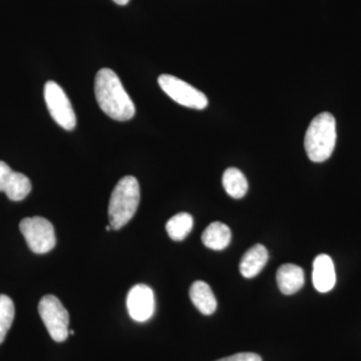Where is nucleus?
<instances>
[{
	"instance_id": "1",
	"label": "nucleus",
	"mask_w": 361,
	"mask_h": 361,
	"mask_svg": "<svg viewBox=\"0 0 361 361\" xmlns=\"http://www.w3.org/2000/svg\"><path fill=\"white\" fill-rule=\"evenodd\" d=\"M94 94L99 108L113 120L125 122L135 116L134 102L126 92L120 78L110 68L97 71Z\"/></svg>"
},
{
	"instance_id": "2",
	"label": "nucleus",
	"mask_w": 361,
	"mask_h": 361,
	"mask_svg": "<svg viewBox=\"0 0 361 361\" xmlns=\"http://www.w3.org/2000/svg\"><path fill=\"white\" fill-rule=\"evenodd\" d=\"M336 122L330 113H322L311 121L306 130L304 148L310 161L322 163L329 160L336 144Z\"/></svg>"
},
{
	"instance_id": "3",
	"label": "nucleus",
	"mask_w": 361,
	"mask_h": 361,
	"mask_svg": "<svg viewBox=\"0 0 361 361\" xmlns=\"http://www.w3.org/2000/svg\"><path fill=\"white\" fill-rule=\"evenodd\" d=\"M140 185L133 176L118 180L109 204V220L113 230H120L134 217L140 204Z\"/></svg>"
},
{
	"instance_id": "4",
	"label": "nucleus",
	"mask_w": 361,
	"mask_h": 361,
	"mask_svg": "<svg viewBox=\"0 0 361 361\" xmlns=\"http://www.w3.org/2000/svg\"><path fill=\"white\" fill-rule=\"evenodd\" d=\"M39 312L51 338L56 342L66 341L70 334V315L58 297H42L39 304Z\"/></svg>"
},
{
	"instance_id": "5",
	"label": "nucleus",
	"mask_w": 361,
	"mask_h": 361,
	"mask_svg": "<svg viewBox=\"0 0 361 361\" xmlns=\"http://www.w3.org/2000/svg\"><path fill=\"white\" fill-rule=\"evenodd\" d=\"M20 229L33 253L44 254L51 251L56 244V232L49 220L42 217L25 218Z\"/></svg>"
},
{
	"instance_id": "6",
	"label": "nucleus",
	"mask_w": 361,
	"mask_h": 361,
	"mask_svg": "<svg viewBox=\"0 0 361 361\" xmlns=\"http://www.w3.org/2000/svg\"><path fill=\"white\" fill-rule=\"evenodd\" d=\"M158 82L161 89L180 106L194 110H204L208 106L205 94L174 75H161Z\"/></svg>"
},
{
	"instance_id": "7",
	"label": "nucleus",
	"mask_w": 361,
	"mask_h": 361,
	"mask_svg": "<svg viewBox=\"0 0 361 361\" xmlns=\"http://www.w3.org/2000/svg\"><path fill=\"white\" fill-rule=\"evenodd\" d=\"M44 99L47 109L54 122L66 130L75 129L77 116L70 99L56 82L49 80L44 85Z\"/></svg>"
},
{
	"instance_id": "8",
	"label": "nucleus",
	"mask_w": 361,
	"mask_h": 361,
	"mask_svg": "<svg viewBox=\"0 0 361 361\" xmlns=\"http://www.w3.org/2000/svg\"><path fill=\"white\" fill-rule=\"evenodd\" d=\"M127 308L132 319L137 322L149 320L155 311L154 292L146 284L133 286L128 293Z\"/></svg>"
},
{
	"instance_id": "9",
	"label": "nucleus",
	"mask_w": 361,
	"mask_h": 361,
	"mask_svg": "<svg viewBox=\"0 0 361 361\" xmlns=\"http://www.w3.org/2000/svg\"><path fill=\"white\" fill-rule=\"evenodd\" d=\"M312 281L315 289L322 293L332 290L336 282L334 261L326 254H320L313 262Z\"/></svg>"
},
{
	"instance_id": "10",
	"label": "nucleus",
	"mask_w": 361,
	"mask_h": 361,
	"mask_svg": "<svg viewBox=\"0 0 361 361\" xmlns=\"http://www.w3.org/2000/svg\"><path fill=\"white\" fill-rule=\"evenodd\" d=\"M278 288L285 295H292L302 288L305 277L302 268L295 264H283L277 270Z\"/></svg>"
},
{
	"instance_id": "11",
	"label": "nucleus",
	"mask_w": 361,
	"mask_h": 361,
	"mask_svg": "<svg viewBox=\"0 0 361 361\" xmlns=\"http://www.w3.org/2000/svg\"><path fill=\"white\" fill-rule=\"evenodd\" d=\"M268 261V251L261 244L254 245L244 254L240 262V272L245 278L257 276Z\"/></svg>"
},
{
	"instance_id": "12",
	"label": "nucleus",
	"mask_w": 361,
	"mask_h": 361,
	"mask_svg": "<svg viewBox=\"0 0 361 361\" xmlns=\"http://www.w3.org/2000/svg\"><path fill=\"white\" fill-rule=\"evenodd\" d=\"M190 298L202 314L211 315L217 310V300L206 282L196 281L190 288Z\"/></svg>"
},
{
	"instance_id": "13",
	"label": "nucleus",
	"mask_w": 361,
	"mask_h": 361,
	"mask_svg": "<svg viewBox=\"0 0 361 361\" xmlns=\"http://www.w3.org/2000/svg\"><path fill=\"white\" fill-rule=\"evenodd\" d=\"M231 230L224 223L213 222L202 234V242L207 248L212 250H223L231 242Z\"/></svg>"
},
{
	"instance_id": "14",
	"label": "nucleus",
	"mask_w": 361,
	"mask_h": 361,
	"mask_svg": "<svg viewBox=\"0 0 361 361\" xmlns=\"http://www.w3.org/2000/svg\"><path fill=\"white\" fill-rule=\"evenodd\" d=\"M222 184L225 191L234 199H241L248 191V180L237 168H228L223 174Z\"/></svg>"
},
{
	"instance_id": "15",
	"label": "nucleus",
	"mask_w": 361,
	"mask_h": 361,
	"mask_svg": "<svg viewBox=\"0 0 361 361\" xmlns=\"http://www.w3.org/2000/svg\"><path fill=\"white\" fill-rule=\"evenodd\" d=\"M194 220L189 213H179L173 216L166 224V230L170 238L174 241H182L193 229Z\"/></svg>"
},
{
	"instance_id": "16",
	"label": "nucleus",
	"mask_w": 361,
	"mask_h": 361,
	"mask_svg": "<svg viewBox=\"0 0 361 361\" xmlns=\"http://www.w3.org/2000/svg\"><path fill=\"white\" fill-rule=\"evenodd\" d=\"M32 191V183L25 175L14 172L7 183L4 193L11 201H21Z\"/></svg>"
},
{
	"instance_id": "17",
	"label": "nucleus",
	"mask_w": 361,
	"mask_h": 361,
	"mask_svg": "<svg viewBox=\"0 0 361 361\" xmlns=\"http://www.w3.org/2000/svg\"><path fill=\"white\" fill-rule=\"evenodd\" d=\"M14 315L13 301L8 296L0 294V344L6 339L7 332L13 325Z\"/></svg>"
},
{
	"instance_id": "18",
	"label": "nucleus",
	"mask_w": 361,
	"mask_h": 361,
	"mask_svg": "<svg viewBox=\"0 0 361 361\" xmlns=\"http://www.w3.org/2000/svg\"><path fill=\"white\" fill-rule=\"evenodd\" d=\"M216 361H262V358H261L260 355H256V353H240Z\"/></svg>"
},
{
	"instance_id": "19",
	"label": "nucleus",
	"mask_w": 361,
	"mask_h": 361,
	"mask_svg": "<svg viewBox=\"0 0 361 361\" xmlns=\"http://www.w3.org/2000/svg\"><path fill=\"white\" fill-rule=\"evenodd\" d=\"M13 171L4 161H0V192H4L7 183L11 179Z\"/></svg>"
},
{
	"instance_id": "20",
	"label": "nucleus",
	"mask_w": 361,
	"mask_h": 361,
	"mask_svg": "<svg viewBox=\"0 0 361 361\" xmlns=\"http://www.w3.org/2000/svg\"><path fill=\"white\" fill-rule=\"evenodd\" d=\"M113 1L118 6H126V4H129L130 0H113Z\"/></svg>"
},
{
	"instance_id": "21",
	"label": "nucleus",
	"mask_w": 361,
	"mask_h": 361,
	"mask_svg": "<svg viewBox=\"0 0 361 361\" xmlns=\"http://www.w3.org/2000/svg\"><path fill=\"white\" fill-rule=\"evenodd\" d=\"M111 226H110V225L106 226V231H110V230H111Z\"/></svg>"
},
{
	"instance_id": "22",
	"label": "nucleus",
	"mask_w": 361,
	"mask_h": 361,
	"mask_svg": "<svg viewBox=\"0 0 361 361\" xmlns=\"http://www.w3.org/2000/svg\"><path fill=\"white\" fill-rule=\"evenodd\" d=\"M70 334H71V336H73V334H75V331H73V330H70Z\"/></svg>"
}]
</instances>
